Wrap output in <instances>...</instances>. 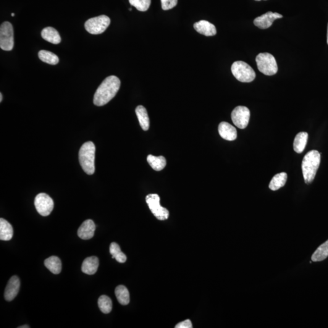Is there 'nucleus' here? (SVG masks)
Segmentation results:
<instances>
[{"label":"nucleus","instance_id":"27","mask_svg":"<svg viewBox=\"0 0 328 328\" xmlns=\"http://www.w3.org/2000/svg\"><path fill=\"white\" fill-rule=\"evenodd\" d=\"M38 57L42 62L49 65H56L59 62V57L57 55L51 52L45 51V50H41L39 51Z\"/></svg>","mask_w":328,"mask_h":328},{"label":"nucleus","instance_id":"15","mask_svg":"<svg viewBox=\"0 0 328 328\" xmlns=\"http://www.w3.org/2000/svg\"><path fill=\"white\" fill-rule=\"evenodd\" d=\"M194 28L199 34L209 36L217 34V30L215 25L206 20H201L194 24Z\"/></svg>","mask_w":328,"mask_h":328},{"label":"nucleus","instance_id":"25","mask_svg":"<svg viewBox=\"0 0 328 328\" xmlns=\"http://www.w3.org/2000/svg\"><path fill=\"white\" fill-rule=\"evenodd\" d=\"M328 256V240L323 243L312 255V261L318 262L325 260Z\"/></svg>","mask_w":328,"mask_h":328},{"label":"nucleus","instance_id":"16","mask_svg":"<svg viewBox=\"0 0 328 328\" xmlns=\"http://www.w3.org/2000/svg\"><path fill=\"white\" fill-rule=\"evenodd\" d=\"M99 260L98 257L90 256L83 261L82 265V271L88 275H94L98 271Z\"/></svg>","mask_w":328,"mask_h":328},{"label":"nucleus","instance_id":"32","mask_svg":"<svg viewBox=\"0 0 328 328\" xmlns=\"http://www.w3.org/2000/svg\"><path fill=\"white\" fill-rule=\"evenodd\" d=\"M18 328H30V327H28V325H24V326H22V327H18Z\"/></svg>","mask_w":328,"mask_h":328},{"label":"nucleus","instance_id":"23","mask_svg":"<svg viewBox=\"0 0 328 328\" xmlns=\"http://www.w3.org/2000/svg\"><path fill=\"white\" fill-rule=\"evenodd\" d=\"M115 294L118 301L122 305H127L130 303V293L125 286L120 285L115 288Z\"/></svg>","mask_w":328,"mask_h":328},{"label":"nucleus","instance_id":"21","mask_svg":"<svg viewBox=\"0 0 328 328\" xmlns=\"http://www.w3.org/2000/svg\"><path fill=\"white\" fill-rule=\"evenodd\" d=\"M308 140V134L306 132H301L297 134L293 142V149L296 153H301L306 147L307 141Z\"/></svg>","mask_w":328,"mask_h":328},{"label":"nucleus","instance_id":"22","mask_svg":"<svg viewBox=\"0 0 328 328\" xmlns=\"http://www.w3.org/2000/svg\"><path fill=\"white\" fill-rule=\"evenodd\" d=\"M287 178L288 175L284 172L275 175L269 183V188L273 191H276L284 187L287 183Z\"/></svg>","mask_w":328,"mask_h":328},{"label":"nucleus","instance_id":"3","mask_svg":"<svg viewBox=\"0 0 328 328\" xmlns=\"http://www.w3.org/2000/svg\"><path fill=\"white\" fill-rule=\"evenodd\" d=\"M95 145L90 141L83 144L78 153L81 167L89 175L95 172Z\"/></svg>","mask_w":328,"mask_h":328},{"label":"nucleus","instance_id":"18","mask_svg":"<svg viewBox=\"0 0 328 328\" xmlns=\"http://www.w3.org/2000/svg\"><path fill=\"white\" fill-rule=\"evenodd\" d=\"M14 234V230L12 225L3 219H0V240L9 241L11 240Z\"/></svg>","mask_w":328,"mask_h":328},{"label":"nucleus","instance_id":"34","mask_svg":"<svg viewBox=\"0 0 328 328\" xmlns=\"http://www.w3.org/2000/svg\"><path fill=\"white\" fill-rule=\"evenodd\" d=\"M327 43L328 44V31H327Z\"/></svg>","mask_w":328,"mask_h":328},{"label":"nucleus","instance_id":"26","mask_svg":"<svg viewBox=\"0 0 328 328\" xmlns=\"http://www.w3.org/2000/svg\"><path fill=\"white\" fill-rule=\"evenodd\" d=\"M109 253L112 255V258L116 259V261L123 263L127 261V256L122 253L120 246L116 243H112L109 246Z\"/></svg>","mask_w":328,"mask_h":328},{"label":"nucleus","instance_id":"7","mask_svg":"<svg viewBox=\"0 0 328 328\" xmlns=\"http://www.w3.org/2000/svg\"><path fill=\"white\" fill-rule=\"evenodd\" d=\"M14 46V30L11 23H2L0 27V48L4 51H10Z\"/></svg>","mask_w":328,"mask_h":328},{"label":"nucleus","instance_id":"11","mask_svg":"<svg viewBox=\"0 0 328 328\" xmlns=\"http://www.w3.org/2000/svg\"><path fill=\"white\" fill-rule=\"evenodd\" d=\"M282 18L283 15L279 13L267 12L266 14L256 17L254 20V23L256 27L261 29V30H266V29L271 27L275 20Z\"/></svg>","mask_w":328,"mask_h":328},{"label":"nucleus","instance_id":"2","mask_svg":"<svg viewBox=\"0 0 328 328\" xmlns=\"http://www.w3.org/2000/svg\"><path fill=\"white\" fill-rule=\"evenodd\" d=\"M321 161V154L317 150L308 152L302 161V172L304 182L309 184L313 181Z\"/></svg>","mask_w":328,"mask_h":328},{"label":"nucleus","instance_id":"33","mask_svg":"<svg viewBox=\"0 0 328 328\" xmlns=\"http://www.w3.org/2000/svg\"><path fill=\"white\" fill-rule=\"evenodd\" d=\"M2 101V93L0 94V102H1Z\"/></svg>","mask_w":328,"mask_h":328},{"label":"nucleus","instance_id":"13","mask_svg":"<svg viewBox=\"0 0 328 328\" xmlns=\"http://www.w3.org/2000/svg\"><path fill=\"white\" fill-rule=\"evenodd\" d=\"M96 230L95 223L93 220L87 219L82 223L78 230L77 234L78 237L82 240H90L94 237V232Z\"/></svg>","mask_w":328,"mask_h":328},{"label":"nucleus","instance_id":"29","mask_svg":"<svg viewBox=\"0 0 328 328\" xmlns=\"http://www.w3.org/2000/svg\"><path fill=\"white\" fill-rule=\"evenodd\" d=\"M131 6L141 12L146 11L151 4V0H129Z\"/></svg>","mask_w":328,"mask_h":328},{"label":"nucleus","instance_id":"30","mask_svg":"<svg viewBox=\"0 0 328 328\" xmlns=\"http://www.w3.org/2000/svg\"><path fill=\"white\" fill-rule=\"evenodd\" d=\"M162 8L164 10L173 9L177 6L178 0H161Z\"/></svg>","mask_w":328,"mask_h":328},{"label":"nucleus","instance_id":"31","mask_svg":"<svg viewBox=\"0 0 328 328\" xmlns=\"http://www.w3.org/2000/svg\"><path fill=\"white\" fill-rule=\"evenodd\" d=\"M176 328H193L192 324L190 320H186L185 321L179 323L175 327Z\"/></svg>","mask_w":328,"mask_h":328},{"label":"nucleus","instance_id":"36","mask_svg":"<svg viewBox=\"0 0 328 328\" xmlns=\"http://www.w3.org/2000/svg\"><path fill=\"white\" fill-rule=\"evenodd\" d=\"M255 1H261V0H255Z\"/></svg>","mask_w":328,"mask_h":328},{"label":"nucleus","instance_id":"10","mask_svg":"<svg viewBox=\"0 0 328 328\" xmlns=\"http://www.w3.org/2000/svg\"><path fill=\"white\" fill-rule=\"evenodd\" d=\"M250 115L251 112L248 108L238 106L233 110L231 117L235 125L240 129H245L248 125Z\"/></svg>","mask_w":328,"mask_h":328},{"label":"nucleus","instance_id":"35","mask_svg":"<svg viewBox=\"0 0 328 328\" xmlns=\"http://www.w3.org/2000/svg\"><path fill=\"white\" fill-rule=\"evenodd\" d=\"M11 15H12V17H14L15 14H14V13H12Z\"/></svg>","mask_w":328,"mask_h":328},{"label":"nucleus","instance_id":"5","mask_svg":"<svg viewBox=\"0 0 328 328\" xmlns=\"http://www.w3.org/2000/svg\"><path fill=\"white\" fill-rule=\"evenodd\" d=\"M256 62L258 70L262 74L266 75H274L277 74V61L272 54L267 52L259 54L256 57Z\"/></svg>","mask_w":328,"mask_h":328},{"label":"nucleus","instance_id":"9","mask_svg":"<svg viewBox=\"0 0 328 328\" xmlns=\"http://www.w3.org/2000/svg\"><path fill=\"white\" fill-rule=\"evenodd\" d=\"M36 211L43 217L48 216L54 209V201L46 193H39L36 195L34 201Z\"/></svg>","mask_w":328,"mask_h":328},{"label":"nucleus","instance_id":"28","mask_svg":"<svg viewBox=\"0 0 328 328\" xmlns=\"http://www.w3.org/2000/svg\"><path fill=\"white\" fill-rule=\"evenodd\" d=\"M100 310L104 314H109L112 310V303L111 298L107 295L100 296L98 300Z\"/></svg>","mask_w":328,"mask_h":328},{"label":"nucleus","instance_id":"17","mask_svg":"<svg viewBox=\"0 0 328 328\" xmlns=\"http://www.w3.org/2000/svg\"><path fill=\"white\" fill-rule=\"evenodd\" d=\"M42 38L52 44H59L61 42V36L58 31L52 27L44 28L41 31Z\"/></svg>","mask_w":328,"mask_h":328},{"label":"nucleus","instance_id":"6","mask_svg":"<svg viewBox=\"0 0 328 328\" xmlns=\"http://www.w3.org/2000/svg\"><path fill=\"white\" fill-rule=\"evenodd\" d=\"M111 23V20L107 15H100V16L90 18L86 21L85 28L88 32L94 35L101 34L106 31Z\"/></svg>","mask_w":328,"mask_h":328},{"label":"nucleus","instance_id":"19","mask_svg":"<svg viewBox=\"0 0 328 328\" xmlns=\"http://www.w3.org/2000/svg\"><path fill=\"white\" fill-rule=\"evenodd\" d=\"M136 114L143 130L147 131L149 128V119L147 111L145 107L140 106L136 109Z\"/></svg>","mask_w":328,"mask_h":328},{"label":"nucleus","instance_id":"20","mask_svg":"<svg viewBox=\"0 0 328 328\" xmlns=\"http://www.w3.org/2000/svg\"><path fill=\"white\" fill-rule=\"evenodd\" d=\"M44 265L52 274H59L62 271V262L59 257L50 256L44 260Z\"/></svg>","mask_w":328,"mask_h":328},{"label":"nucleus","instance_id":"4","mask_svg":"<svg viewBox=\"0 0 328 328\" xmlns=\"http://www.w3.org/2000/svg\"><path fill=\"white\" fill-rule=\"evenodd\" d=\"M231 71L234 77L241 82H253L256 77L254 70L245 62L237 61L233 63Z\"/></svg>","mask_w":328,"mask_h":328},{"label":"nucleus","instance_id":"12","mask_svg":"<svg viewBox=\"0 0 328 328\" xmlns=\"http://www.w3.org/2000/svg\"><path fill=\"white\" fill-rule=\"evenodd\" d=\"M20 281L17 276L10 278L4 291V298L7 301H10L15 298L19 292Z\"/></svg>","mask_w":328,"mask_h":328},{"label":"nucleus","instance_id":"8","mask_svg":"<svg viewBox=\"0 0 328 328\" xmlns=\"http://www.w3.org/2000/svg\"><path fill=\"white\" fill-rule=\"evenodd\" d=\"M146 202L149 209L157 219L164 221L169 219V212L160 204V197L157 194H149L146 196Z\"/></svg>","mask_w":328,"mask_h":328},{"label":"nucleus","instance_id":"24","mask_svg":"<svg viewBox=\"0 0 328 328\" xmlns=\"http://www.w3.org/2000/svg\"><path fill=\"white\" fill-rule=\"evenodd\" d=\"M147 162L152 169L156 171H161L166 166V159L164 156H154L149 154L147 157Z\"/></svg>","mask_w":328,"mask_h":328},{"label":"nucleus","instance_id":"1","mask_svg":"<svg viewBox=\"0 0 328 328\" xmlns=\"http://www.w3.org/2000/svg\"><path fill=\"white\" fill-rule=\"evenodd\" d=\"M120 87V80L115 75L109 76L100 85L94 96L96 106H105L114 98Z\"/></svg>","mask_w":328,"mask_h":328},{"label":"nucleus","instance_id":"14","mask_svg":"<svg viewBox=\"0 0 328 328\" xmlns=\"http://www.w3.org/2000/svg\"><path fill=\"white\" fill-rule=\"evenodd\" d=\"M219 135L225 140L232 141L237 138V131L236 128L230 123L222 122L219 127Z\"/></svg>","mask_w":328,"mask_h":328}]
</instances>
